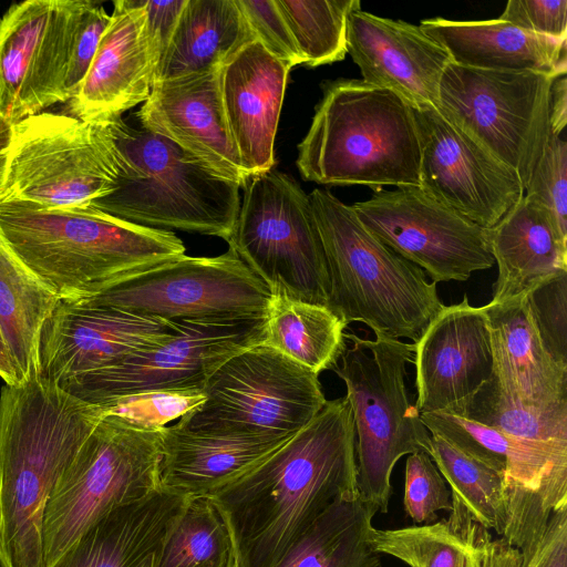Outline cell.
Here are the masks:
<instances>
[{"label":"cell","mask_w":567,"mask_h":567,"mask_svg":"<svg viewBox=\"0 0 567 567\" xmlns=\"http://www.w3.org/2000/svg\"><path fill=\"white\" fill-rule=\"evenodd\" d=\"M520 567H567V504L556 508Z\"/></svg>","instance_id":"cell-45"},{"label":"cell","mask_w":567,"mask_h":567,"mask_svg":"<svg viewBox=\"0 0 567 567\" xmlns=\"http://www.w3.org/2000/svg\"><path fill=\"white\" fill-rule=\"evenodd\" d=\"M358 492L355 431L347 396L327 401L299 432L212 496L241 567H275L338 498Z\"/></svg>","instance_id":"cell-1"},{"label":"cell","mask_w":567,"mask_h":567,"mask_svg":"<svg viewBox=\"0 0 567 567\" xmlns=\"http://www.w3.org/2000/svg\"><path fill=\"white\" fill-rule=\"evenodd\" d=\"M12 136V125L0 116V192L6 174L8 148Z\"/></svg>","instance_id":"cell-49"},{"label":"cell","mask_w":567,"mask_h":567,"mask_svg":"<svg viewBox=\"0 0 567 567\" xmlns=\"http://www.w3.org/2000/svg\"><path fill=\"white\" fill-rule=\"evenodd\" d=\"M83 0H27L0 20V116L11 125L66 102L71 37Z\"/></svg>","instance_id":"cell-16"},{"label":"cell","mask_w":567,"mask_h":567,"mask_svg":"<svg viewBox=\"0 0 567 567\" xmlns=\"http://www.w3.org/2000/svg\"><path fill=\"white\" fill-rule=\"evenodd\" d=\"M117 167L114 190L92 208L157 229L231 237L240 186L206 169L172 141L122 116L105 121Z\"/></svg>","instance_id":"cell-6"},{"label":"cell","mask_w":567,"mask_h":567,"mask_svg":"<svg viewBox=\"0 0 567 567\" xmlns=\"http://www.w3.org/2000/svg\"><path fill=\"white\" fill-rule=\"evenodd\" d=\"M485 236L498 267L494 302L527 293L567 272V236L546 208L525 196L497 224L485 228Z\"/></svg>","instance_id":"cell-28"},{"label":"cell","mask_w":567,"mask_h":567,"mask_svg":"<svg viewBox=\"0 0 567 567\" xmlns=\"http://www.w3.org/2000/svg\"><path fill=\"white\" fill-rule=\"evenodd\" d=\"M346 327L326 306L271 295L261 344L319 375L337 364L346 347Z\"/></svg>","instance_id":"cell-33"},{"label":"cell","mask_w":567,"mask_h":567,"mask_svg":"<svg viewBox=\"0 0 567 567\" xmlns=\"http://www.w3.org/2000/svg\"><path fill=\"white\" fill-rule=\"evenodd\" d=\"M188 498L158 489L96 520L52 567H142L159 555Z\"/></svg>","instance_id":"cell-26"},{"label":"cell","mask_w":567,"mask_h":567,"mask_svg":"<svg viewBox=\"0 0 567 567\" xmlns=\"http://www.w3.org/2000/svg\"><path fill=\"white\" fill-rule=\"evenodd\" d=\"M162 50L148 31L145 0H117L69 113L85 122L121 116L144 103Z\"/></svg>","instance_id":"cell-20"},{"label":"cell","mask_w":567,"mask_h":567,"mask_svg":"<svg viewBox=\"0 0 567 567\" xmlns=\"http://www.w3.org/2000/svg\"><path fill=\"white\" fill-rule=\"evenodd\" d=\"M290 437L205 434L186 430L178 423L163 426L161 488L188 499L212 497Z\"/></svg>","instance_id":"cell-24"},{"label":"cell","mask_w":567,"mask_h":567,"mask_svg":"<svg viewBox=\"0 0 567 567\" xmlns=\"http://www.w3.org/2000/svg\"><path fill=\"white\" fill-rule=\"evenodd\" d=\"M206 400L203 390H154L122 396L107 403L106 414L118 415L144 429H161L179 420Z\"/></svg>","instance_id":"cell-38"},{"label":"cell","mask_w":567,"mask_h":567,"mask_svg":"<svg viewBox=\"0 0 567 567\" xmlns=\"http://www.w3.org/2000/svg\"><path fill=\"white\" fill-rule=\"evenodd\" d=\"M567 124V79L561 75L555 79L550 92V130L553 134H561Z\"/></svg>","instance_id":"cell-47"},{"label":"cell","mask_w":567,"mask_h":567,"mask_svg":"<svg viewBox=\"0 0 567 567\" xmlns=\"http://www.w3.org/2000/svg\"><path fill=\"white\" fill-rule=\"evenodd\" d=\"M186 0L147 1L145 0L146 22L152 37L158 43L162 54L169 41L178 16Z\"/></svg>","instance_id":"cell-46"},{"label":"cell","mask_w":567,"mask_h":567,"mask_svg":"<svg viewBox=\"0 0 567 567\" xmlns=\"http://www.w3.org/2000/svg\"><path fill=\"white\" fill-rule=\"evenodd\" d=\"M489 332L493 375L512 399L533 405L567 401V367L545 349L526 293L482 307Z\"/></svg>","instance_id":"cell-25"},{"label":"cell","mask_w":567,"mask_h":567,"mask_svg":"<svg viewBox=\"0 0 567 567\" xmlns=\"http://www.w3.org/2000/svg\"><path fill=\"white\" fill-rule=\"evenodd\" d=\"M350 206L370 233L435 284L464 281L495 264L485 228L420 186L374 189L369 199Z\"/></svg>","instance_id":"cell-15"},{"label":"cell","mask_w":567,"mask_h":567,"mask_svg":"<svg viewBox=\"0 0 567 567\" xmlns=\"http://www.w3.org/2000/svg\"><path fill=\"white\" fill-rule=\"evenodd\" d=\"M158 555H153L142 567H155Z\"/></svg>","instance_id":"cell-51"},{"label":"cell","mask_w":567,"mask_h":567,"mask_svg":"<svg viewBox=\"0 0 567 567\" xmlns=\"http://www.w3.org/2000/svg\"><path fill=\"white\" fill-rule=\"evenodd\" d=\"M451 413L527 441L567 442V401L527 404L506 395L494 375Z\"/></svg>","instance_id":"cell-36"},{"label":"cell","mask_w":567,"mask_h":567,"mask_svg":"<svg viewBox=\"0 0 567 567\" xmlns=\"http://www.w3.org/2000/svg\"><path fill=\"white\" fill-rule=\"evenodd\" d=\"M309 199L330 280L327 307L347 326L360 321L374 333L415 343L443 308L436 284L329 190L316 188Z\"/></svg>","instance_id":"cell-5"},{"label":"cell","mask_w":567,"mask_h":567,"mask_svg":"<svg viewBox=\"0 0 567 567\" xmlns=\"http://www.w3.org/2000/svg\"><path fill=\"white\" fill-rule=\"evenodd\" d=\"M254 39L236 0H186L153 83L218 69Z\"/></svg>","instance_id":"cell-30"},{"label":"cell","mask_w":567,"mask_h":567,"mask_svg":"<svg viewBox=\"0 0 567 567\" xmlns=\"http://www.w3.org/2000/svg\"><path fill=\"white\" fill-rule=\"evenodd\" d=\"M430 456L452 492L450 515L471 518L503 536L507 524L505 475L431 435Z\"/></svg>","instance_id":"cell-34"},{"label":"cell","mask_w":567,"mask_h":567,"mask_svg":"<svg viewBox=\"0 0 567 567\" xmlns=\"http://www.w3.org/2000/svg\"><path fill=\"white\" fill-rule=\"evenodd\" d=\"M416 409L454 412L493 377V355L482 307L467 297L443 306L414 343Z\"/></svg>","instance_id":"cell-19"},{"label":"cell","mask_w":567,"mask_h":567,"mask_svg":"<svg viewBox=\"0 0 567 567\" xmlns=\"http://www.w3.org/2000/svg\"><path fill=\"white\" fill-rule=\"evenodd\" d=\"M177 330V321L86 300H59L40 332L38 375L60 384L152 349Z\"/></svg>","instance_id":"cell-18"},{"label":"cell","mask_w":567,"mask_h":567,"mask_svg":"<svg viewBox=\"0 0 567 567\" xmlns=\"http://www.w3.org/2000/svg\"><path fill=\"white\" fill-rule=\"evenodd\" d=\"M0 238L59 298L79 301L185 255L172 231L96 209L0 204Z\"/></svg>","instance_id":"cell-3"},{"label":"cell","mask_w":567,"mask_h":567,"mask_svg":"<svg viewBox=\"0 0 567 567\" xmlns=\"http://www.w3.org/2000/svg\"><path fill=\"white\" fill-rule=\"evenodd\" d=\"M558 76L488 71L450 63L437 111L513 169L526 188L550 130V92Z\"/></svg>","instance_id":"cell-12"},{"label":"cell","mask_w":567,"mask_h":567,"mask_svg":"<svg viewBox=\"0 0 567 567\" xmlns=\"http://www.w3.org/2000/svg\"><path fill=\"white\" fill-rule=\"evenodd\" d=\"M244 188L229 247L271 295L327 307L330 280L309 195L275 168Z\"/></svg>","instance_id":"cell-10"},{"label":"cell","mask_w":567,"mask_h":567,"mask_svg":"<svg viewBox=\"0 0 567 567\" xmlns=\"http://www.w3.org/2000/svg\"><path fill=\"white\" fill-rule=\"evenodd\" d=\"M567 143L550 134L545 153L525 188L524 196L546 208L567 236Z\"/></svg>","instance_id":"cell-41"},{"label":"cell","mask_w":567,"mask_h":567,"mask_svg":"<svg viewBox=\"0 0 567 567\" xmlns=\"http://www.w3.org/2000/svg\"><path fill=\"white\" fill-rule=\"evenodd\" d=\"M58 301L0 238V331L21 382L38 373L40 332Z\"/></svg>","instance_id":"cell-32"},{"label":"cell","mask_w":567,"mask_h":567,"mask_svg":"<svg viewBox=\"0 0 567 567\" xmlns=\"http://www.w3.org/2000/svg\"><path fill=\"white\" fill-rule=\"evenodd\" d=\"M116 177L105 121L41 112L12 125L0 204L91 209L114 190Z\"/></svg>","instance_id":"cell-9"},{"label":"cell","mask_w":567,"mask_h":567,"mask_svg":"<svg viewBox=\"0 0 567 567\" xmlns=\"http://www.w3.org/2000/svg\"><path fill=\"white\" fill-rule=\"evenodd\" d=\"M254 38L290 69L303 64L302 56L275 0H236Z\"/></svg>","instance_id":"cell-43"},{"label":"cell","mask_w":567,"mask_h":567,"mask_svg":"<svg viewBox=\"0 0 567 567\" xmlns=\"http://www.w3.org/2000/svg\"><path fill=\"white\" fill-rule=\"evenodd\" d=\"M178 330L163 343L120 363L56 384L90 404L154 390H204L208 379L233 355L265 338V318L177 320Z\"/></svg>","instance_id":"cell-14"},{"label":"cell","mask_w":567,"mask_h":567,"mask_svg":"<svg viewBox=\"0 0 567 567\" xmlns=\"http://www.w3.org/2000/svg\"><path fill=\"white\" fill-rule=\"evenodd\" d=\"M374 334L375 340H370L344 333L351 343L332 369L343 380L352 409L358 492L375 515L388 512L395 463L416 452L430 455L431 433L405 386L414 343Z\"/></svg>","instance_id":"cell-7"},{"label":"cell","mask_w":567,"mask_h":567,"mask_svg":"<svg viewBox=\"0 0 567 567\" xmlns=\"http://www.w3.org/2000/svg\"><path fill=\"white\" fill-rule=\"evenodd\" d=\"M109 21L110 14L102 4L83 0L70 43L64 81L66 102L75 96L84 80Z\"/></svg>","instance_id":"cell-42"},{"label":"cell","mask_w":567,"mask_h":567,"mask_svg":"<svg viewBox=\"0 0 567 567\" xmlns=\"http://www.w3.org/2000/svg\"><path fill=\"white\" fill-rule=\"evenodd\" d=\"M499 19L526 32L567 40V0H509Z\"/></svg>","instance_id":"cell-44"},{"label":"cell","mask_w":567,"mask_h":567,"mask_svg":"<svg viewBox=\"0 0 567 567\" xmlns=\"http://www.w3.org/2000/svg\"><path fill=\"white\" fill-rule=\"evenodd\" d=\"M347 49L364 83L394 92L412 109H437L441 80L452 61L420 25L359 8L348 18Z\"/></svg>","instance_id":"cell-21"},{"label":"cell","mask_w":567,"mask_h":567,"mask_svg":"<svg viewBox=\"0 0 567 567\" xmlns=\"http://www.w3.org/2000/svg\"><path fill=\"white\" fill-rule=\"evenodd\" d=\"M161 429L110 413L101 419L48 501L42 528L47 567L105 514L161 489Z\"/></svg>","instance_id":"cell-8"},{"label":"cell","mask_w":567,"mask_h":567,"mask_svg":"<svg viewBox=\"0 0 567 567\" xmlns=\"http://www.w3.org/2000/svg\"><path fill=\"white\" fill-rule=\"evenodd\" d=\"M218 69L153 83L136 115L143 128L172 141L213 174L245 187L250 177L226 125Z\"/></svg>","instance_id":"cell-22"},{"label":"cell","mask_w":567,"mask_h":567,"mask_svg":"<svg viewBox=\"0 0 567 567\" xmlns=\"http://www.w3.org/2000/svg\"><path fill=\"white\" fill-rule=\"evenodd\" d=\"M302 56L315 68L344 59L349 14L359 0H275Z\"/></svg>","instance_id":"cell-37"},{"label":"cell","mask_w":567,"mask_h":567,"mask_svg":"<svg viewBox=\"0 0 567 567\" xmlns=\"http://www.w3.org/2000/svg\"><path fill=\"white\" fill-rule=\"evenodd\" d=\"M230 567H241L236 546L231 558Z\"/></svg>","instance_id":"cell-50"},{"label":"cell","mask_w":567,"mask_h":567,"mask_svg":"<svg viewBox=\"0 0 567 567\" xmlns=\"http://www.w3.org/2000/svg\"><path fill=\"white\" fill-rule=\"evenodd\" d=\"M271 292L233 248L215 257L182 256L84 299L171 321L265 318Z\"/></svg>","instance_id":"cell-13"},{"label":"cell","mask_w":567,"mask_h":567,"mask_svg":"<svg viewBox=\"0 0 567 567\" xmlns=\"http://www.w3.org/2000/svg\"><path fill=\"white\" fill-rule=\"evenodd\" d=\"M290 70L257 39L218 69L226 125L249 177L274 168L275 137Z\"/></svg>","instance_id":"cell-23"},{"label":"cell","mask_w":567,"mask_h":567,"mask_svg":"<svg viewBox=\"0 0 567 567\" xmlns=\"http://www.w3.org/2000/svg\"><path fill=\"white\" fill-rule=\"evenodd\" d=\"M0 377L6 384L14 385L21 383L17 369L11 360L9 351L0 331Z\"/></svg>","instance_id":"cell-48"},{"label":"cell","mask_w":567,"mask_h":567,"mask_svg":"<svg viewBox=\"0 0 567 567\" xmlns=\"http://www.w3.org/2000/svg\"><path fill=\"white\" fill-rule=\"evenodd\" d=\"M526 296L545 349L567 367V272L537 285Z\"/></svg>","instance_id":"cell-40"},{"label":"cell","mask_w":567,"mask_h":567,"mask_svg":"<svg viewBox=\"0 0 567 567\" xmlns=\"http://www.w3.org/2000/svg\"><path fill=\"white\" fill-rule=\"evenodd\" d=\"M420 28L461 66L566 75L567 40L526 32L499 18L455 21L436 17L422 20Z\"/></svg>","instance_id":"cell-27"},{"label":"cell","mask_w":567,"mask_h":567,"mask_svg":"<svg viewBox=\"0 0 567 567\" xmlns=\"http://www.w3.org/2000/svg\"><path fill=\"white\" fill-rule=\"evenodd\" d=\"M369 542L378 554L409 567H520L522 553L504 537L495 538L471 518L449 516L395 529L372 527Z\"/></svg>","instance_id":"cell-29"},{"label":"cell","mask_w":567,"mask_h":567,"mask_svg":"<svg viewBox=\"0 0 567 567\" xmlns=\"http://www.w3.org/2000/svg\"><path fill=\"white\" fill-rule=\"evenodd\" d=\"M235 550L227 519L212 497L189 498L155 567H230Z\"/></svg>","instance_id":"cell-35"},{"label":"cell","mask_w":567,"mask_h":567,"mask_svg":"<svg viewBox=\"0 0 567 567\" xmlns=\"http://www.w3.org/2000/svg\"><path fill=\"white\" fill-rule=\"evenodd\" d=\"M203 391L177 423L214 435L290 437L327 402L318 374L261 343L223 363Z\"/></svg>","instance_id":"cell-11"},{"label":"cell","mask_w":567,"mask_h":567,"mask_svg":"<svg viewBox=\"0 0 567 567\" xmlns=\"http://www.w3.org/2000/svg\"><path fill=\"white\" fill-rule=\"evenodd\" d=\"M403 506L415 525L436 520L439 511H451V492L431 456L410 454L405 462Z\"/></svg>","instance_id":"cell-39"},{"label":"cell","mask_w":567,"mask_h":567,"mask_svg":"<svg viewBox=\"0 0 567 567\" xmlns=\"http://www.w3.org/2000/svg\"><path fill=\"white\" fill-rule=\"evenodd\" d=\"M373 516L359 492L338 498L275 567H382L380 554L369 542Z\"/></svg>","instance_id":"cell-31"},{"label":"cell","mask_w":567,"mask_h":567,"mask_svg":"<svg viewBox=\"0 0 567 567\" xmlns=\"http://www.w3.org/2000/svg\"><path fill=\"white\" fill-rule=\"evenodd\" d=\"M296 163L303 179L321 185L421 186L414 111L362 80L326 81Z\"/></svg>","instance_id":"cell-4"},{"label":"cell","mask_w":567,"mask_h":567,"mask_svg":"<svg viewBox=\"0 0 567 567\" xmlns=\"http://www.w3.org/2000/svg\"><path fill=\"white\" fill-rule=\"evenodd\" d=\"M105 414L38 373L1 388L0 567H47L48 501Z\"/></svg>","instance_id":"cell-2"},{"label":"cell","mask_w":567,"mask_h":567,"mask_svg":"<svg viewBox=\"0 0 567 567\" xmlns=\"http://www.w3.org/2000/svg\"><path fill=\"white\" fill-rule=\"evenodd\" d=\"M421 147V188L483 228L524 196L519 176L435 107L413 109Z\"/></svg>","instance_id":"cell-17"}]
</instances>
